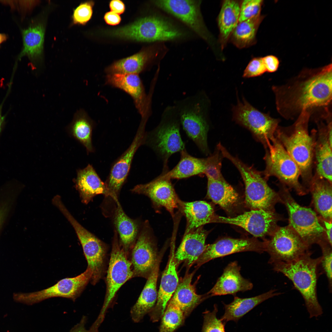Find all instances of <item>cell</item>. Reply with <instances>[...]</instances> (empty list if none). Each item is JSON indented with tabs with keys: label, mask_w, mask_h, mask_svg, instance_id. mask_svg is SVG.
<instances>
[{
	"label": "cell",
	"mask_w": 332,
	"mask_h": 332,
	"mask_svg": "<svg viewBox=\"0 0 332 332\" xmlns=\"http://www.w3.org/2000/svg\"><path fill=\"white\" fill-rule=\"evenodd\" d=\"M332 64L303 69L287 82L273 86L275 105L284 118H297L303 111L331 105Z\"/></svg>",
	"instance_id": "obj_1"
},
{
	"label": "cell",
	"mask_w": 332,
	"mask_h": 332,
	"mask_svg": "<svg viewBox=\"0 0 332 332\" xmlns=\"http://www.w3.org/2000/svg\"><path fill=\"white\" fill-rule=\"evenodd\" d=\"M310 111L302 112L291 125L278 126L275 136L298 165L304 184L308 187L311 180L315 137L310 135L308 123Z\"/></svg>",
	"instance_id": "obj_2"
},
{
	"label": "cell",
	"mask_w": 332,
	"mask_h": 332,
	"mask_svg": "<svg viewBox=\"0 0 332 332\" xmlns=\"http://www.w3.org/2000/svg\"><path fill=\"white\" fill-rule=\"evenodd\" d=\"M312 254L309 251L294 260L272 265L273 270L288 278L300 293L310 318L318 317L323 313L317 292L321 257L313 258Z\"/></svg>",
	"instance_id": "obj_3"
},
{
	"label": "cell",
	"mask_w": 332,
	"mask_h": 332,
	"mask_svg": "<svg viewBox=\"0 0 332 332\" xmlns=\"http://www.w3.org/2000/svg\"><path fill=\"white\" fill-rule=\"evenodd\" d=\"M180 126L178 112L173 105L165 108L157 126L146 133L144 144L153 150L162 161L163 167L168 166V159L172 155L185 149L180 134Z\"/></svg>",
	"instance_id": "obj_4"
},
{
	"label": "cell",
	"mask_w": 332,
	"mask_h": 332,
	"mask_svg": "<svg viewBox=\"0 0 332 332\" xmlns=\"http://www.w3.org/2000/svg\"><path fill=\"white\" fill-rule=\"evenodd\" d=\"M204 94L198 91L174 101L181 124L187 136L204 154L209 153L207 142L209 126Z\"/></svg>",
	"instance_id": "obj_5"
},
{
	"label": "cell",
	"mask_w": 332,
	"mask_h": 332,
	"mask_svg": "<svg viewBox=\"0 0 332 332\" xmlns=\"http://www.w3.org/2000/svg\"><path fill=\"white\" fill-rule=\"evenodd\" d=\"M223 156L230 160L239 172L245 186V201L252 210L273 211L280 201L278 193L271 189L261 172L231 155L224 147L220 149Z\"/></svg>",
	"instance_id": "obj_6"
},
{
	"label": "cell",
	"mask_w": 332,
	"mask_h": 332,
	"mask_svg": "<svg viewBox=\"0 0 332 332\" xmlns=\"http://www.w3.org/2000/svg\"><path fill=\"white\" fill-rule=\"evenodd\" d=\"M279 194L280 202L285 205L289 215V225L310 248L326 240L323 226L315 212L299 204L291 195L287 187L282 184Z\"/></svg>",
	"instance_id": "obj_7"
},
{
	"label": "cell",
	"mask_w": 332,
	"mask_h": 332,
	"mask_svg": "<svg viewBox=\"0 0 332 332\" xmlns=\"http://www.w3.org/2000/svg\"><path fill=\"white\" fill-rule=\"evenodd\" d=\"M116 37L142 42L174 41L184 37L181 30L166 19L157 16L141 18L134 22L114 30Z\"/></svg>",
	"instance_id": "obj_8"
},
{
	"label": "cell",
	"mask_w": 332,
	"mask_h": 332,
	"mask_svg": "<svg viewBox=\"0 0 332 332\" xmlns=\"http://www.w3.org/2000/svg\"><path fill=\"white\" fill-rule=\"evenodd\" d=\"M266 150V167L262 174L264 178L275 176L298 194H306L307 189L299 180L300 173L298 165L275 136Z\"/></svg>",
	"instance_id": "obj_9"
},
{
	"label": "cell",
	"mask_w": 332,
	"mask_h": 332,
	"mask_svg": "<svg viewBox=\"0 0 332 332\" xmlns=\"http://www.w3.org/2000/svg\"><path fill=\"white\" fill-rule=\"evenodd\" d=\"M115 230L105 278L106 291L103 304L98 318L103 320L108 309L112 305L116 294L127 281L133 278L132 264L128 256L119 244Z\"/></svg>",
	"instance_id": "obj_10"
},
{
	"label": "cell",
	"mask_w": 332,
	"mask_h": 332,
	"mask_svg": "<svg viewBox=\"0 0 332 332\" xmlns=\"http://www.w3.org/2000/svg\"><path fill=\"white\" fill-rule=\"evenodd\" d=\"M73 227L82 246L92 272L90 280L95 285L103 278L106 271L108 247L106 244L82 226L67 209L62 212Z\"/></svg>",
	"instance_id": "obj_11"
},
{
	"label": "cell",
	"mask_w": 332,
	"mask_h": 332,
	"mask_svg": "<svg viewBox=\"0 0 332 332\" xmlns=\"http://www.w3.org/2000/svg\"><path fill=\"white\" fill-rule=\"evenodd\" d=\"M268 240L264 241L265 251L270 258L269 263L294 260L309 251V247L289 226L278 227Z\"/></svg>",
	"instance_id": "obj_12"
},
{
	"label": "cell",
	"mask_w": 332,
	"mask_h": 332,
	"mask_svg": "<svg viewBox=\"0 0 332 332\" xmlns=\"http://www.w3.org/2000/svg\"><path fill=\"white\" fill-rule=\"evenodd\" d=\"M233 111L235 121L249 130L267 148L275 137L279 120L260 112L244 99L238 101Z\"/></svg>",
	"instance_id": "obj_13"
},
{
	"label": "cell",
	"mask_w": 332,
	"mask_h": 332,
	"mask_svg": "<svg viewBox=\"0 0 332 332\" xmlns=\"http://www.w3.org/2000/svg\"><path fill=\"white\" fill-rule=\"evenodd\" d=\"M92 275L91 269L87 267L80 275L62 279L50 287L31 293H15L14 297L16 300L30 305L55 297L67 298L74 301L90 281Z\"/></svg>",
	"instance_id": "obj_14"
},
{
	"label": "cell",
	"mask_w": 332,
	"mask_h": 332,
	"mask_svg": "<svg viewBox=\"0 0 332 332\" xmlns=\"http://www.w3.org/2000/svg\"><path fill=\"white\" fill-rule=\"evenodd\" d=\"M158 254L156 243L148 222L140 231L128 257L133 277L147 279L155 268L163 253Z\"/></svg>",
	"instance_id": "obj_15"
},
{
	"label": "cell",
	"mask_w": 332,
	"mask_h": 332,
	"mask_svg": "<svg viewBox=\"0 0 332 332\" xmlns=\"http://www.w3.org/2000/svg\"><path fill=\"white\" fill-rule=\"evenodd\" d=\"M152 2L158 8L181 21L201 38L210 41V34L200 10L201 1L156 0Z\"/></svg>",
	"instance_id": "obj_16"
},
{
	"label": "cell",
	"mask_w": 332,
	"mask_h": 332,
	"mask_svg": "<svg viewBox=\"0 0 332 332\" xmlns=\"http://www.w3.org/2000/svg\"><path fill=\"white\" fill-rule=\"evenodd\" d=\"M281 219L273 211L252 210L234 217L215 215L212 223H220L240 227L256 237L271 235L278 227Z\"/></svg>",
	"instance_id": "obj_17"
},
{
	"label": "cell",
	"mask_w": 332,
	"mask_h": 332,
	"mask_svg": "<svg viewBox=\"0 0 332 332\" xmlns=\"http://www.w3.org/2000/svg\"><path fill=\"white\" fill-rule=\"evenodd\" d=\"M131 191L136 193L144 195L148 197L152 204L157 208L164 207L174 216L175 209L179 208L180 200L179 199L172 183L171 179L165 174V170L150 182L138 184Z\"/></svg>",
	"instance_id": "obj_18"
},
{
	"label": "cell",
	"mask_w": 332,
	"mask_h": 332,
	"mask_svg": "<svg viewBox=\"0 0 332 332\" xmlns=\"http://www.w3.org/2000/svg\"><path fill=\"white\" fill-rule=\"evenodd\" d=\"M145 124L140 126L131 145L114 163L105 182L109 194L115 202L128 175L134 154L141 145L144 144L146 133Z\"/></svg>",
	"instance_id": "obj_19"
},
{
	"label": "cell",
	"mask_w": 332,
	"mask_h": 332,
	"mask_svg": "<svg viewBox=\"0 0 332 332\" xmlns=\"http://www.w3.org/2000/svg\"><path fill=\"white\" fill-rule=\"evenodd\" d=\"M262 253L265 251L264 242L255 239H222L206 245L196 262L198 267L208 262L219 257L244 251Z\"/></svg>",
	"instance_id": "obj_20"
},
{
	"label": "cell",
	"mask_w": 332,
	"mask_h": 332,
	"mask_svg": "<svg viewBox=\"0 0 332 332\" xmlns=\"http://www.w3.org/2000/svg\"><path fill=\"white\" fill-rule=\"evenodd\" d=\"M106 81L107 84L123 90L132 97L143 119L148 116L150 109V100L138 74H108Z\"/></svg>",
	"instance_id": "obj_21"
},
{
	"label": "cell",
	"mask_w": 332,
	"mask_h": 332,
	"mask_svg": "<svg viewBox=\"0 0 332 332\" xmlns=\"http://www.w3.org/2000/svg\"><path fill=\"white\" fill-rule=\"evenodd\" d=\"M175 253L174 246L172 245L168 263L161 277L156 304L148 314L152 322L161 319L179 283Z\"/></svg>",
	"instance_id": "obj_22"
},
{
	"label": "cell",
	"mask_w": 332,
	"mask_h": 332,
	"mask_svg": "<svg viewBox=\"0 0 332 332\" xmlns=\"http://www.w3.org/2000/svg\"><path fill=\"white\" fill-rule=\"evenodd\" d=\"M317 131H313L315 137L314 157L315 173L332 183V147L328 136L332 124L321 120L316 122Z\"/></svg>",
	"instance_id": "obj_23"
},
{
	"label": "cell",
	"mask_w": 332,
	"mask_h": 332,
	"mask_svg": "<svg viewBox=\"0 0 332 332\" xmlns=\"http://www.w3.org/2000/svg\"><path fill=\"white\" fill-rule=\"evenodd\" d=\"M208 232L203 226L184 234L175 253L176 266L184 263L188 269L196 263L203 253Z\"/></svg>",
	"instance_id": "obj_24"
},
{
	"label": "cell",
	"mask_w": 332,
	"mask_h": 332,
	"mask_svg": "<svg viewBox=\"0 0 332 332\" xmlns=\"http://www.w3.org/2000/svg\"><path fill=\"white\" fill-rule=\"evenodd\" d=\"M240 269L236 261L228 264L207 294L210 297L227 294L234 295L238 292L251 290L253 284L242 277L240 273Z\"/></svg>",
	"instance_id": "obj_25"
},
{
	"label": "cell",
	"mask_w": 332,
	"mask_h": 332,
	"mask_svg": "<svg viewBox=\"0 0 332 332\" xmlns=\"http://www.w3.org/2000/svg\"><path fill=\"white\" fill-rule=\"evenodd\" d=\"M195 272L186 273L179 281L177 287L170 299L181 310L185 318L201 303L210 297L207 293L197 294L195 285L192 283Z\"/></svg>",
	"instance_id": "obj_26"
},
{
	"label": "cell",
	"mask_w": 332,
	"mask_h": 332,
	"mask_svg": "<svg viewBox=\"0 0 332 332\" xmlns=\"http://www.w3.org/2000/svg\"><path fill=\"white\" fill-rule=\"evenodd\" d=\"M75 180L76 187L78 190L81 201L87 204L95 196L100 194L109 196L105 182H103L93 166L89 164L83 169L77 171Z\"/></svg>",
	"instance_id": "obj_27"
},
{
	"label": "cell",
	"mask_w": 332,
	"mask_h": 332,
	"mask_svg": "<svg viewBox=\"0 0 332 332\" xmlns=\"http://www.w3.org/2000/svg\"><path fill=\"white\" fill-rule=\"evenodd\" d=\"M162 257V256L160 257L154 270L147 279L138 300L131 309V316L135 323L140 321L146 314L153 309L156 304L158 295L157 282Z\"/></svg>",
	"instance_id": "obj_28"
},
{
	"label": "cell",
	"mask_w": 332,
	"mask_h": 332,
	"mask_svg": "<svg viewBox=\"0 0 332 332\" xmlns=\"http://www.w3.org/2000/svg\"><path fill=\"white\" fill-rule=\"evenodd\" d=\"M45 30L44 22L41 21L22 30L23 48L18 59L27 56L34 63L40 62L43 54Z\"/></svg>",
	"instance_id": "obj_29"
},
{
	"label": "cell",
	"mask_w": 332,
	"mask_h": 332,
	"mask_svg": "<svg viewBox=\"0 0 332 332\" xmlns=\"http://www.w3.org/2000/svg\"><path fill=\"white\" fill-rule=\"evenodd\" d=\"M114 217V223L119 236V244L128 257L140 231L139 222L128 216L118 200Z\"/></svg>",
	"instance_id": "obj_30"
},
{
	"label": "cell",
	"mask_w": 332,
	"mask_h": 332,
	"mask_svg": "<svg viewBox=\"0 0 332 332\" xmlns=\"http://www.w3.org/2000/svg\"><path fill=\"white\" fill-rule=\"evenodd\" d=\"M275 289L271 290L260 295L248 298H240L235 296L233 300L228 304L223 303L225 310L220 319L225 324L232 321L238 320L255 307L265 301L281 294Z\"/></svg>",
	"instance_id": "obj_31"
},
{
	"label": "cell",
	"mask_w": 332,
	"mask_h": 332,
	"mask_svg": "<svg viewBox=\"0 0 332 332\" xmlns=\"http://www.w3.org/2000/svg\"><path fill=\"white\" fill-rule=\"evenodd\" d=\"M332 183L315 173L308 188L316 211L322 219L332 221Z\"/></svg>",
	"instance_id": "obj_32"
},
{
	"label": "cell",
	"mask_w": 332,
	"mask_h": 332,
	"mask_svg": "<svg viewBox=\"0 0 332 332\" xmlns=\"http://www.w3.org/2000/svg\"><path fill=\"white\" fill-rule=\"evenodd\" d=\"M179 208L187 220L184 234L211 223L215 215L211 205L205 201L185 202L180 200Z\"/></svg>",
	"instance_id": "obj_33"
},
{
	"label": "cell",
	"mask_w": 332,
	"mask_h": 332,
	"mask_svg": "<svg viewBox=\"0 0 332 332\" xmlns=\"http://www.w3.org/2000/svg\"><path fill=\"white\" fill-rule=\"evenodd\" d=\"M159 46L150 51H144L130 57L119 60L111 65L106 70L108 74L113 73L138 74L144 69L150 60L158 57L161 53Z\"/></svg>",
	"instance_id": "obj_34"
},
{
	"label": "cell",
	"mask_w": 332,
	"mask_h": 332,
	"mask_svg": "<svg viewBox=\"0 0 332 332\" xmlns=\"http://www.w3.org/2000/svg\"><path fill=\"white\" fill-rule=\"evenodd\" d=\"M240 4L236 0H225L218 18L220 40L223 48L239 22Z\"/></svg>",
	"instance_id": "obj_35"
},
{
	"label": "cell",
	"mask_w": 332,
	"mask_h": 332,
	"mask_svg": "<svg viewBox=\"0 0 332 332\" xmlns=\"http://www.w3.org/2000/svg\"><path fill=\"white\" fill-rule=\"evenodd\" d=\"M177 165L171 170L165 169V174L170 179H180L204 173L206 158H198L189 154L186 149L182 151Z\"/></svg>",
	"instance_id": "obj_36"
},
{
	"label": "cell",
	"mask_w": 332,
	"mask_h": 332,
	"mask_svg": "<svg viewBox=\"0 0 332 332\" xmlns=\"http://www.w3.org/2000/svg\"><path fill=\"white\" fill-rule=\"evenodd\" d=\"M207 179V194L213 203L227 211L236 205L238 200V194L226 180Z\"/></svg>",
	"instance_id": "obj_37"
},
{
	"label": "cell",
	"mask_w": 332,
	"mask_h": 332,
	"mask_svg": "<svg viewBox=\"0 0 332 332\" xmlns=\"http://www.w3.org/2000/svg\"><path fill=\"white\" fill-rule=\"evenodd\" d=\"M93 128L92 121L84 111L80 109L75 113L68 128L70 134L85 147L87 153L93 152L92 142Z\"/></svg>",
	"instance_id": "obj_38"
},
{
	"label": "cell",
	"mask_w": 332,
	"mask_h": 332,
	"mask_svg": "<svg viewBox=\"0 0 332 332\" xmlns=\"http://www.w3.org/2000/svg\"><path fill=\"white\" fill-rule=\"evenodd\" d=\"M264 18L260 15L239 22L230 37L232 42L239 49L255 44L257 31Z\"/></svg>",
	"instance_id": "obj_39"
},
{
	"label": "cell",
	"mask_w": 332,
	"mask_h": 332,
	"mask_svg": "<svg viewBox=\"0 0 332 332\" xmlns=\"http://www.w3.org/2000/svg\"><path fill=\"white\" fill-rule=\"evenodd\" d=\"M185 318L181 310L169 300L161 318L159 332H174L183 325Z\"/></svg>",
	"instance_id": "obj_40"
},
{
	"label": "cell",
	"mask_w": 332,
	"mask_h": 332,
	"mask_svg": "<svg viewBox=\"0 0 332 332\" xmlns=\"http://www.w3.org/2000/svg\"><path fill=\"white\" fill-rule=\"evenodd\" d=\"M222 156L217 148V150L213 154L206 158L205 168L203 174L206 176L207 179L220 181L226 180L221 172Z\"/></svg>",
	"instance_id": "obj_41"
},
{
	"label": "cell",
	"mask_w": 332,
	"mask_h": 332,
	"mask_svg": "<svg viewBox=\"0 0 332 332\" xmlns=\"http://www.w3.org/2000/svg\"><path fill=\"white\" fill-rule=\"evenodd\" d=\"M218 309L214 305L211 311L206 310L203 313L204 322L202 332H225V324L217 317Z\"/></svg>",
	"instance_id": "obj_42"
},
{
	"label": "cell",
	"mask_w": 332,
	"mask_h": 332,
	"mask_svg": "<svg viewBox=\"0 0 332 332\" xmlns=\"http://www.w3.org/2000/svg\"><path fill=\"white\" fill-rule=\"evenodd\" d=\"M318 244L320 246L322 255L321 256L320 266L325 274L328 282L330 290H332V246L326 241L320 242Z\"/></svg>",
	"instance_id": "obj_43"
},
{
	"label": "cell",
	"mask_w": 332,
	"mask_h": 332,
	"mask_svg": "<svg viewBox=\"0 0 332 332\" xmlns=\"http://www.w3.org/2000/svg\"><path fill=\"white\" fill-rule=\"evenodd\" d=\"M263 1L262 0H245L240 4L239 22L261 15Z\"/></svg>",
	"instance_id": "obj_44"
},
{
	"label": "cell",
	"mask_w": 332,
	"mask_h": 332,
	"mask_svg": "<svg viewBox=\"0 0 332 332\" xmlns=\"http://www.w3.org/2000/svg\"><path fill=\"white\" fill-rule=\"evenodd\" d=\"M93 2L81 3L73 10L72 16L73 25H84L91 19L93 14Z\"/></svg>",
	"instance_id": "obj_45"
},
{
	"label": "cell",
	"mask_w": 332,
	"mask_h": 332,
	"mask_svg": "<svg viewBox=\"0 0 332 332\" xmlns=\"http://www.w3.org/2000/svg\"><path fill=\"white\" fill-rule=\"evenodd\" d=\"M266 69L262 57H255L249 62L244 70L243 76L249 78L260 76L265 72Z\"/></svg>",
	"instance_id": "obj_46"
},
{
	"label": "cell",
	"mask_w": 332,
	"mask_h": 332,
	"mask_svg": "<svg viewBox=\"0 0 332 332\" xmlns=\"http://www.w3.org/2000/svg\"><path fill=\"white\" fill-rule=\"evenodd\" d=\"M262 58L267 72L273 73L277 70L279 61L276 57L273 55H268L262 57Z\"/></svg>",
	"instance_id": "obj_47"
},
{
	"label": "cell",
	"mask_w": 332,
	"mask_h": 332,
	"mask_svg": "<svg viewBox=\"0 0 332 332\" xmlns=\"http://www.w3.org/2000/svg\"><path fill=\"white\" fill-rule=\"evenodd\" d=\"M87 320L86 316H83L80 322L75 325L70 332H98V328L93 324L89 330L86 329L85 325Z\"/></svg>",
	"instance_id": "obj_48"
},
{
	"label": "cell",
	"mask_w": 332,
	"mask_h": 332,
	"mask_svg": "<svg viewBox=\"0 0 332 332\" xmlns=\"http://www.w3.org/2000/svg\"><path fill=\"white\" fill-rule=\"evenodd\" d=\"M104 19L107 24L113 26L119 24L121 20L118 14L112 11L106 13L105 15Z\"/></svg>",
	"instance_id": "obj_49"
},
{
	"label": "cell",
	"mask_w": 332,
	"mask_h": 332,
	"mask_svg": "<svg viewBox=\"0 0 332 332\" xmlns=\"http://www.w3.org/2000/svg\"><path fill=\"white\" fill-rule=\"evenodd\" d=\"M109 7L111 11L118 14L123 13L125 9L124 4L119 0L111 1L109 3Z\"/></svg>",
	"instance_id": "obj_50"
},
{
	"label": "cell",
	"mask_w": 332,
	"mask_h": 332,
	"mask_svg": "<svg viewBox=\"0 0 332 332\" xmlns=\"http://www.w3.org/2000/svg\"><path fill=\"white\" fill-rule=\"evenodd\" d=\"M326 241L332 246V221L322 219Z\"/></svg>",
	"instance_id": "obj_51"
},
{
	"label": "cell",
	"mask_w": 332,
	"mask_h": 332,
	"mask_svg": "<svg viewBox=\"0 0 332 332\" xmlns=\"http://www.w3.org/2000/svg\"><path fill=\"white\" fill-rule=\"evenodd\" d=\"M9 208L7 203H4L0 205V227L6 216Z\"/></svg>",
	"instance_id": "obj_52"
},
{
	"label": "cell",
	"mask_w": 332,
	"mask_h": 332,
	"mask_svg": "<svg viewBox=\"0 0 332 332\" xmlns=\"http://www.w3.org/2000/svg\"><path fill=\"white\" fill-rule=\"evenodd\" d=\"M4 101L0 105V132H1L4 124L5 117L2 113V109Z\"/></svg>",
	"instance_id": "obj_53"
},
{
	"label": "cell",
	"mask_w": 332,
	"mask_h": 332,
	"mask_svg": "<svg viewBox=\"0 0 332 332\" xmlns=\"http://www.w3.org/2000/svg\"><path fill=\"white\" fill-rule=\"evenodd\" d=\"M6 35L0 33V45L7 39Z\"/></svg>",
	"instance_id": "obj_54"
}]
</instances>
